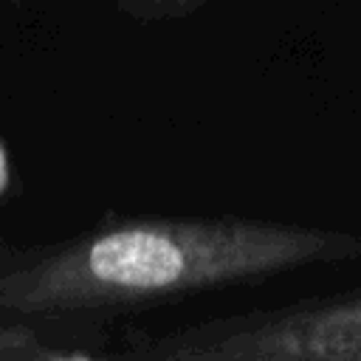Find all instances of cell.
I'll return each instance as SVG.
<instances>
[{
	"instance_id": "obj_1",
	"label": "cell",
	"mask_w": 361,
	"mask_h": 361,
	"mask_svg": "<svg viewBox=\"0 0 361 361\" xmlns=\"http://www.w3.org/2000/svg\"><path fill=\"white\" fill-rule=\"evenodd\" d=\"M361 259V237L248 217L124 220L0 271V307L73 316L259 282L319 262Z\"/></svg>"
},
{
	"instance_id": "obj_2",
	"label": "cell",
	"mask_w": 361,
	"mask_h": 361,
	"mask_svg": "<svg viewBox=\"0 0 361 361\" xmlns=\"http://www.w3.org/2000/svg\"><path fill=\"white\" fill-rule=\"evenodd\" d=\"M209 0H116L118 14L138 25H158V23H178L195 11H200Z\"/></svg>"
},
{
	"instance_id": "obj_3",
	"label": "cell",
	"mask_w": 361,
	"mask_h": 361,
	"mask_svg": "<svg viewBox=\"0 0 361 361\" xmlns=\"http://www.w3.org/2000/svg\"><path fill=\"white\" fill-rule=\"evenodd\" d=\"M8 186H11V161H8V149L0 141V197L8 192Z\"/></svg>"
}]
</instances>
